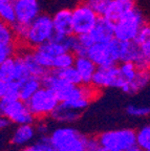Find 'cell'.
Returning a JSON list of instances; mask_svg holds the SVG:
<instances>
[{
  "label": "cell",
  "mask_w": 150,
  "mask_h": 151,
  "mask_svg": "<svg viewBox=\"0 0 150 151\" xmlns=\"http://www.w3.org/2000/svg\"><path fill=\"white\" fill-rule=\"evenodd\" d=\"M48 137L55 151H86L88 137L71 126H59Z\"/></svg>",
  "instance_id": "6da1fadb"
},
{
  "label": "cell",
  "mask_w": 150,
  "mask_h": 151,
  "mask_svg": "<svg viewBox=\"0 0 150 151\" xmlns=\"http://www.w3.org/2000/svg\"><path fill=\"white\" fill-rule=\"evenodd\" d=\"M97 139L103 151H128L136 146V131L131 128L107 130Z\"/></svg>",
  "instance_id": "7a4b0ae2"
},
{
  "label": "cell",
  "mask_w": 150,
  "mask_h": 151,
  "mask_svg": "<svg viewBox=\"0 0 150 151\" xmlns=\"http://www.w3.org/2000/svg\"><path fill=\"white\" fill-rule=\"evenodd\" d=\"M145 24L144 15L138 7L133 6L115 22V38L122 42L133 41Z\"/></svg>",
  "instance_id": "3957f363"
},
{
  "label": "cell",
  "mask_w": 150,
  "mask_h": 151,
  "mask_svg": "<svg viewBox=\"0 0 150 151\" xmlns=\"http://www.w3.org/2000/svg\"><path fill=\"white\" fill-rule=\"evenodd\" d=\"M55 37V28L53 17L47 14H40L27 26L24 42L28 46L37 48Z\"/></svg>",
  "instance_id": "277c9868"
},
{
  "label": "cell",
  "mask_w": 150,
  "mask_h": 151,
  "mask_svg": "<svg viewBox=\"0 0 150 151\" xmlns=\"http://www.w3.org/2000/svg\"><path fill=\"white\" fill-rule=\"evenodd\" d=\"M86 56L98 67L120 63V41L113 38L106 42H97L89 47Z\"/></svg>",
  "instance_id": "5b68a950"
},
{
  "label": "cell",
  "mask_w": 150,
  "mask_h": 151,
  "mask_svg": "<svg viewBox=\"0 0 150 151\" xmlns=\"http://www.w3.org/2000/svg\"><path fill=\"white\" fill-rule=\"evenodd\" d=\"M26 103L36 119H44L50 116L60 101L56 92L45 86H41Z\"/></svg>",
  "instance_id": "8992f818"
},
{
  "label": "cell",
  "mask_w": 150,
  "mask_h": 151,
  "mask_svg": "<svg viewBox=\"0 0 150 151\" xmlns=\"http://www.w3.org/2000/svg\"><path fill=\"white\" fill-rule=\"evenodd\" d=\"M0 113L5 116L12 124H34L36 118L31 112L27 103L19 98L0 99Z\"/></svg>",
  "instance_id": "52a82bcc"
},
{
  "label": "cell",
  "mask_w": 150,
  "mask_h": 151,
  "mask_svg": "<svg viewBox=\"0 0 150 151\" xmlns=\"http://www.w3.org/2000/svg\"><path fill=\"white\" fill-rule=\"evenodd\" d=\"M73 16V34L82 36L88 34L98 22L100 15L87 2L78 4L71 9Z\"/></svg>",
  "instance_id": "ba28073f"
},
{
  "label": "cell",
  "mask_w": 150,
  "mask_h": 151,
  "mask_svg": "<svg viewBox=\"0 0 150 151\" xmlns=\"http://www.w3.org/2000/svg\"><path fill=\"white\" fill-rule=\"evenodd\" d=\"M92 85L96 89L104 88H119L124 87L125 82L123 80L119 66H100L94 73L92 80Z\"/></svg>",
  "instance_id": "9c48e42d"
},
{
  "label": "cell",
  "mask_w": 150,
  "mask_h": 151,
  "mask_svg": "<svg viewBox=\"0 0 150 151\" xmlns=\"http://www.w3.org/2000/svg\"><path fill=\"white\" fill-rule=\"evenodd\" d=\"M68 52L66 45L63 42V38L54 37L52 40L40 45L34 50L36 59L47 70L53 69V62L58 55Z\"/></svg>",
  "instance_id": "30bf717a"
},
{
  "label": "cell",
  "mask_w": 150,
  "mask_h": 151,
  "mask_svg": "<svg viewBox=\"0 0 150 151\" xmlns=\"http://www.w3.org/2000/svg\"><path fill=\"white\" fill-rule=\"evenodd\" d=\"M0 73L2 78L7 81L20 83L22 80L28 77V71L26 69L21 55L13 56L0 65Z\"/></svg>",
  "instance_id": "8fae6325"
},
{
  "label": "cell",
  "mask_w": 150,
  "mask_h": 151,
  "mask_svg": "<svg viewBox=\"0 0 150 151\" xmlns=\"http://www.w3.org/2000/svg\"><path fill=\"white\" fill-rule=\"evenodd\" d=\"M16 22L30 25L41 14L39 0H14Z\"/></svg>",
  "instance_id": "7c38bea8"
},
{
  "label": "cell",
  "mask_w": 150,
  "mask_h": 151,
  "mask_svg": "<svg viewBox=\"0 0 150 151\" xmlns=\"http://www.w3.org/2000/svg\"><path fill=\"white\" fill-rule=\"evenodd\" d=\"M133 41L136 43L140 52L136 65L138 69H150V24L146 23L142 27Z\"/></svg>",
  "instance_id": "4fadbf2b"
},
{
  "label": "cell",
  "mask_w": 150,
  "mask_h": 151,
  "mask_svg": "<svg viewBox=\"0 0 150 151\" xmlns=\"http://www.w3.org/2000/svg\"><path fill=\"white\" fill-rule=\"evenodd\" d=\"M55 37L64 38L73 35V16L71 9H62L53 16Z\"/></svg>",
  "instance_id": "5bb4252c"
},
{
  "label": "cell",
  "mask_w": 150,
  "mask_h": 151,
  "mask_svg": "<svg viewBox=\"0 0 150 151\" xmlns=\"http://www.w3.org/2000/svg\"><path fill=\"white\" fill-rule=\"evenodd\" d=\"M88 35L90 36L94 43L112 40L115 38V22L108 20L103 16H100L97 24L89 32Z\"/></svg>",
  "instance_id": "9a60e30c"
},
{
  "label": "cell",
  "mask_w": 150,
  "mask_h": 151,
  "mask_svg": "<svg viewBox=\"0 0 150 151\" xmlns=\"http://www.w3.org/2000/svg\"><path fill=\"white\" fill-rule=\"evenodd\" d=\"M82 113L83 111L78 110L67 104L60 102L56 109L52 112L50 118L57 123H60L63 125H69V124L77 122L82 116Z\"/></svg>",
  "instance_id": "2e32d148"
},
{
  "label": "cell",
  "mask_w": 150,
  "mask_h": 151,
  "mask_svg": "<svg viewBox=\"0 0 150 151\" xmlns=\"http://www.w3.org/2000/svg\"><path fill=\"white\" fill-rule=\"evenodd\" d=\"M37 135V130L34 124H21L17 125L11 137V143L15 146L25 147L33 143Z\"/></svg>",
  "instance_id": "e0dca14e"
},
{
  "label": "cell",
  "mask_w": 150,
  "mask_h": 151,
  "mask_svg": "<svg viewBox=\"0 0 150 151\" xmlns=\"http://www.w3.org/2000/svg\"><path fill=\"white\" fill-rule=\"evenodd\" d=\"M74 66L81 77L82 84H92V77H94L98 66L87 56H76V61Z\"/></svg>",
  "instance_id": "ac0fdd59"
},
{
  "label": "cell",
  "mask_w": 150,
  "mask_h": 151,
  "mask_svg": "<svg viewBox=\"0 0 150 151\" xmlns=\"http://www.w3.org/2000/svg\"><path fill=\"white\" fill-rule=\"evenodd\" d=\"M133 6V2H123L119 0H110L102 16L112 22H117L121 17L124 16Z\"/></svg>",
  "instance_id": "d6986e66"
},
{
  "label": "cell",
  "mask_w": 150,
  "mask_h": 151,
  "mask_svg": "<svg viewBox=\"0 0 150 151\" xmlns=\"http://www.w3.org/2000/svg\"><path fill=\"white\" fill-rule=\"evenodd\" d=\"M42 86V81L38 77L28 76L19 83V99L27 102Z\"/></svg>",
  "instance_id": "ffe728a7"
},
{
  "label": "cell",
  "mask_w": 150,
  "mask_h": 151,
  "mask_svg": "<svg viewBox=\"0 0 150 151\" xmlns=\"http://www.w3.org/2000/svg\"><path fill=\"white\" fill-rule=\"evenodd\" d=\"M150 82V69H138L136 78L125 85L122 91L127 94H136L147 86Z\"/></svg>",
  "instance_id": "44dd1931"
},
{
  "label": "cell",
  "mask_w": 150,
  "mask_h": 151,
  "mask_svg": "<svg viewBox=\"0 0 150 151\" xmlns=\"http://www.w3.org/2000/svg\"><path fill=\"white\" fill-rule=\"evenodd\" d=\"M21 57L30 76H34V77H38V78L42 79L43 76L48 71L37 61L35 55H34V52H25L21 54Z\"/></svg>",
  "instance_id": "7402d4cb"
},
{
  "label": "cell",
  "mask_w": 150,
  "mask_h": 151,
  "mask_svg": "<svg viewBox=\"0 0 150 151\" xmlns=\"http://www.w3.org/2000/svg\"><path fill=\"white\" fill-rule=\"evenodd\" d=\"M0 20L9 25L16 23L14 0H0Z\"/></svg>",
  "instance_id": "603a6c76"
},
{
  "label": "cell",
  "mask_w": 150,
  "mask_h": 151,
  "mask_svg": "<svg viewBox=\"0 0 150 151\" xmlns=\"http://www.w3.org/2000/svg\"><path fill=\"white\" fill-rule=\"evenodd\" d=\"M76 55L73 52H65L58 55L53 62V69L54 70H60V69L67 68L75 65Z\"/></svg>",
  "instance_id": "cb8c5ba5"
},
{
  "label": "cell",
  "mask_w": 150,
  "mask_h": 151,
  "mask_svg": "<svg viewBox=\"0 0 150 151\" xmlns=\"http://www.w3.org/2000/svg\"><path fill=\"white\" fill-rule=\"evenodd\" d=\"M119 69L125 82V85H127L129 82H131L136 78V73L138 71V67L133 62H121L119 65Z\"/></svg>",
  "instance_id": "d4e9b609"
},
{
  "label": "cell",
  "mask_w": 150,
  "mask_h": 151,
  "mask_svg": "<svg viewBox=\"0 0 150 151\" xmlns=\"http://www.w3.org/2000/svg\"><path fill=\"white\" fill-rule=\"evenodd\" d=\"M21 151H55L48 135L40 137L34 143L23 147Z\"/></svg>",
  "instance_id": "484cf974"
},
{
  "label": "cell",
  "mask_w": 150,
  "mask_h": 151,
  "mask_svg": "<svg viewBox=\"0 0 150 151\" xmlns=\"http://www.w3.org/2000/svg\"><path fill=\"white\" fill-rule=\"evenodd\" d=\"M136 146L145 151H150V124L136 131Z\"/></svg>",
  "instance_id": "4316f807"
},
{
  "label": "cell",
  "mask_w": 150,
  "mask_h": 151,
  "mask_svg": "<svg viewBox=\"0 0 150 151\" xmlns=\"http://www.w3.org/2000/svg\"><path fill=\"white\" fill-rule=\"evenodd\" d=\"M59 77L63 79L65 82L69 83V84H82V80L80 77L78 70L75 68V66H71L67 68L60 69V70H56Z\"/></svg>",
  "instance_id": "83f0119b"
},
{
  "label": "cell",
  "mask_w": 150,
  "mask_h": 151,
  "mask_svg": "<svg viewBox=\"0 0 150 151\" xmlns=\"http://www.w3.org/2000/svg\"><path fill=\"white\" fill-rule=\"evenodd\" d=\"M15 36L13 26L0 20V42L4 44H15Z\"/></svg>",
  "instance_id": "f1b7e54d"
},
{
  "label": "cell",
  "mask_w": 150,
  "mask_h": 151,
  "mask_svg": "<svg viewBox=\"0 0 150 151\" xmlns=\"http://www.w3.org/2000/svg\"><path fill=\"white\" fill-rule=\"evenodd\" d=\"M126 112L129 116H136V118H145L150 114V107L129 105L126 108Z\"/></svg>",
  "instance_id": "f546056e"
},
{
  "label": "cell",
  "mask_w": 150,
  "mask_h": 151,
  "mask_svg": "<svg viewBox=\"0 0 150 151\" xmlns=\"http://www.w3.org/2000/svg\"><path fill=\"white\" fill-rule=\"evenodd\" d=\"M15 44H4L0 42V65L11 57L15 56Z\"/></svg>",
  "instance_id": "4dcf8cb0"
},
{
  "label": "cell",
  "mask_w": 150,
  "mask_h": 151,
  "mask_svg": "<svg viewBox=\"0 0 150 151\" xmlns=\"http://www.w3.org/2000/svg\"><path fill=\"white\" fill-rule=\"evenodd\" d=\"M109 1H110V0H87L86 2L88 3L100 16H102L104 11H105V9L107 7Z\"/></svg>",
  "instance_id": "1f68e13d"
},
{
  "label": "cell",
  "mask_w": 150,
  "mask_h": 151,
  "mask_svg": "<svg viewBox=\"0 0 150 151\" xmlns=\"http://www.w3.org/2000/svg\"><path fill=\"white\" fill-rule=\"evenodd\" d=\"M13 29H14V33L16 38L20 39V40L24 41L25 39V36H26V32H27V26L28 25H23V24H20V23H15L13 24Z\"/></svg>",
  "instance_id": "d6a6232c"
},
{
  "label": "cell",
  "mask_w": 150,
  "mask_h": 151,
  "mask_svg": "<svg viewBox=\"0 0 150 151\" xmlns=\"http://www.w3.org/2000/svg\"><path fill=\"white\" fill-rule=\"evenodd\" d=\"M36 130H37V134H39L40 137L42 135H48V125L46 123L41 121V122L38 123V125L36 126Z\"/></svg>",
  "instance_id": "836d02e7"
},
{
  "label": "cell",
  "mask_w": 150,
  "mask_h": 151,
  "mask_svg": "<svg viewBox=\"0 0 150 151\" xmlns=\"http://www.w3.org/2000/svg\"><path fill=\"white\" fill-rule=\"evenodd\" d=\"M11 124H12L11 121H9L5 116H3L2 113H0V131L9 128Z\"/></svg>",
  "instance_id": "e575fe53"
},
{
  "label": "cell",
  "mask_w": 150,
  "mask_h": 151,
  "mask_svg": "<svg viewBox=\"0 0 150 151\" xmlns=\"http://www.w3.org/2000/svg\"><path fill=\"white\" fill-rule=\"evenodd\" d=\"M128 151H145V150H143V149L140 148L138 146H134V147H132L131 149H129Z\"/></svg>",
  "instance_id": "d590c367"
},
{
  "label": "cell",
  "mask_w": 150,
  "mask_h": 151,
  "mask_svg": "<svg viewBox=\"0 0 150 151\" xmlns=\"http://www.w3.org/2000/svg\"><path fill=\"white\" fill-rule=\"evenodd\" d=\"M119 1H123V2H133V0H119Z\"/></svg>",
  "instance_id": "8d00e7d4"
},
{
  "label": "cell",
  "mask_w": 150,
  "mask_h": 151,
  "mask_svg": "<svg viewBox=\"0 0 150 151\" xmlns=\"http://www.w3.org/2000/svg\"><path fill=\"white\" fill-rule=\"evenodd\" d=\"M101 151H103V150H101Z\"/></svg>",
  "instance_id": "74e56055"
}]
</instances>
